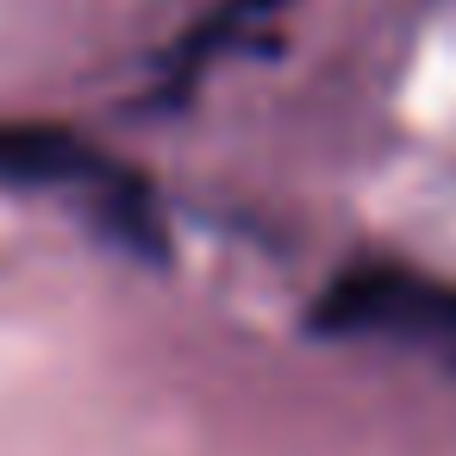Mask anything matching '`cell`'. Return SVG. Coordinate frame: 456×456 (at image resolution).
I'll return each instance as SVG.
<instances>
[{"label": "cell", "mask_w": 456, "mask_h": 456, "mask_svg": "<svg viewBox=\"0 0 456 456\" xmlns=\"http://www.w3.org/2000/svg\"><path fill=\"white\" fill-rule=\"evenodd\" d=\"M0 188H63L94 213V225L113 244L163 256V219H157V200H151L144 175H132L113 157H101L69 126L0 119Z\"/></svg>", "instance_id": "1"}, {"label": "cell", "mask_w": 456, "mask_h": 456, "mask_svg": "<svg viewBox=\"0 0 456 456\" xmlns=\"http://www.w3.org/2000/svg\"><path fill=\"white\" fill-rule=\"evenodd\" d=\"M319 338H362V344H400L456 362V281L425 275L394 256H362L319 294L313 319Z\"/></svg>", "instance_id": "2"}, {"label": "cell", "mask_w": 456, "mask_h": 456, "mask_svg": "<svg viewBox=\"0 0 456 456\" xmlns=\"http://www.w3.org/2000/svg\"><path fill=\"white\" fill-rule=\"evenodd\" d=\"M281 7H288V0H219V7H213L188 38H182V51H175V76H182V82H188V76H200L225 45L250 38V32H256L269 13H281Z\"/></svg>", "instance_id": "3"}]
</instances>
